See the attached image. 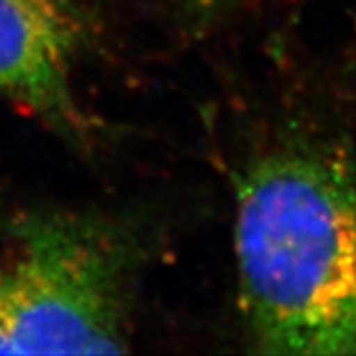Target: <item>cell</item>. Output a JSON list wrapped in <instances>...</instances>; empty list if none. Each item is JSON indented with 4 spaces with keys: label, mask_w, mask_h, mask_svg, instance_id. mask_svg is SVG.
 I'll return each mask as SVG.
<instances>
[{
    "label": "cell",
    "mask_w": 356,
    "mask_h": 356,
    "mask_svg": "<svg viewBox=\"0 0 356 356\" xmlns=\"http://www.w3.org/2000/svg\"><path fill=\"white\" fill-rule=\"evenodd\" d=\"M234 254L257 353L356 355V161L339 143H283L243 168Z\"/></svg>",
    "instance_id": "cell-1"
},
{
    "label": "cell",
    "mask_w": 356,
    "mask_h": 356,
    "mask_svg": "<svg viewBox=\"0 0 356 356\" xmlns=\"http://www.w3.org/2000/svg\"><path fill=\"white\" fill-rule=\"evenodd\" d=\"M140 261L135 234L102 214L0 216V355L129 350Z\"/></svg>",
    "instance_id": "cell-2"
},
{
    "label": "cell",
    "mask_w": 356,
    "mask_h": 356,
    "mask_svg": "<svg viewBox=\"0 0 356 356\" xmlns=\"http://www.w3.org/2000/svg\"><path fill=\"white\" fill-rule=\"evenodd\" d=\"M95 40L86 0H0V97L72 143L91 137L76 70Z\"/></svg>",
    "instance_id": "cell-3"
},
{
    "label": "cell",
    "mask_w": 356,
    "mask_h": 356,
    "mask_svg": "<svg viewBox=\"0 0 356 356\" xmlns=\"http://www.w3.org/2000/svg\"><path fill=\"white\" fill-rule=\"evenodd\" d=\"M245 0H192V10L196 16H214L229 8H236Z\"/></svg>",
    "instance_id": "cell-4"
}]
</instances>
